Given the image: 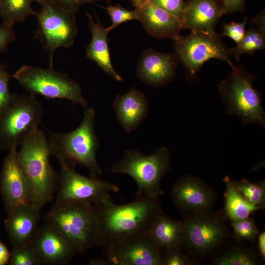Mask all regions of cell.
I'll return each instance as SVG.
<instances>
[{
	"label": "cell",
	"instance_id": "cell-26",
	"mask_svg": "<svg viewBox=\"0 0 265 265\" xmlns=\"http://www.w3.org/2000/svg\"><path fill=\"white\" fill-rule=\"evenodd\" d=\"M261 257L249 248L233 246L218 253L213 258L212 263L217 265H257L260 263Z\"/></svg>",
	"mask_w": 265,
	"mask_h": 265
},
{
	"label": "cell",
	"instance_id": "cell-10",
	"mask_svg": "<svg viewBox=\"0 0 265 265\" xmlns=\"http://www.w3.org/2000/svg\"><path fill=\"white\" fill-rule=\"evenodd\" d=\"M36 12L38 27L34 39L40 42L50 53V65L53 66V56L60 47L69 48L78 33L76 13L61 9L47 0H42Z\"/></svg>",
	"mask_w": 265,
	"mask_h": 265
},
{
	"label": "cell",
	"instance_id": "cell-2",
	"mask_svg": "<svg viewBox=\"0 0 265 265\" xmlns=\"http://www.w3.org/2000/svg\"><path fill=\"white\" fill-rule=\"evenodd\" d=\"M45 220L65 238L77 254L84 253L97 246L99 219L96 206L55 202Z\"/></svg>",
	"mask_w": 265,
	"mask_h": 265
},
{
	"label": "cell",
	"instance_id": "cell-41",
	"mask_svg": "<svg viewBox=\"0 0 265 265\" xmlns=\"http://www.w3.org/2000/svg\"><path fill=\"white\" fill-rule=\"evenodd\" d=\"M90 264L92 265H110L109 262L106 258H96L91 260Z\"/></svg>",
	"mask_w": 265,
	"mask_h": 265
},
{
	"label": "cell",
	"instance_id": "cell-7",
	"mask_svg": "<svg viewBox=\"0 0 265 265\" xmlns=\"http://www.w3.org/2000/svg\"><path fill=\"white\" fill-rule=\"evenodd\" d=\"M27 92L47 99H64L86 107L88 101L82 94L80 85L53 66L47 68L24 65L12 75Z\"/></svg>",
	"mask_w": 265,
	"mask_h": 265
},
{
	"label": "cell",
	"instance_id": "cell-16",
	"mask_svg": "<svg viewBox=\"0 0 265 265\" xmlns=\"http://www.w3.org/2000/svg\"><path fill=\"white\" fill-rule=\"evenodd\" d=\"M30 244L40 265H66L77 254L65 238L46 223L37 229Z\"/></svg>",
	"mask_w": 265,
	"mask_h": 265
},
{
	"label": "cell",
	"instance_id": "cell-18",
	"mask_svg": "<svg viewBox=\"0 0 265 265\" xmlns=\"http://www.w3.org/2000/svg\"><path fill=\"white\" fill-rule=\"evenodd\" d=\"M4 224L14 247L30 243L40 220V209L32 203L23 205L7 213Z\"/></svg>",
	"mask_w": 265,
	"mask_h": 265
},
{
	"label": "cell",
	"instance_id": "cell-8",
	"mask_svg": "<svg viewBox=\"0 0 265 265\" xmlns=\"http://www.w3.org/2000/svg\"><path fill=\"white\" fill-rule=\"evenodd\" d=\"M229 77L219 85L228 112L239 117L245 123L265 126V113L259 93L253 87L255 76L234 66Z\"/></svg>",
	"mask_w": 265,
	"mask_h": 265
},
{
	"label": "cell",
	"instance_id": "cell-15",
	"mask_svg": "<svg viewBox=\"0 0 265 265\" xmlns=\"http://www.w3.org/2000/svg\"><path fill=\"white\" fill-rule=\"evenodd\" d=\"M171 195L175 206L185 215L210 212L216 200V193L212 187L190 175L176 182Z\"/></svg>",
	"mask_w": 265,
	"mask_h": 265
},
{
	"label": "cell",
	"instance_id": "cell-12",
	"mask_svg": "<svg viewBox=\"0 0 265 265\" xmlns=\"http://www.w3.org/2000/svg\"><path fill=\"white\" fill-rule=\"evenodd\" d=\"M176 53L191 75H194L201 66L212 58L221 60L232 68L230 53L214 31H191L188 36L180 35L174 40Z\"/></svg>",
	"mask_w": 265,
	"mask_h": 265
},
{
	"label": "cell",
	"instance_id": "cell-21",
	"mask_svg": "<svg viewBox=\"0 0 265 265\" xmlns=\"http://www.w3.org/2000/svg\"><path fill=\"white\" fill-rule=\"evenodd\" d=\"M223 14L222 6L215 0H190L186 3L181 19L182 28L191 31H214Z\"/></svg>",
	"mask_w": 265,
	"mask_h": 265
},
{
	"label": "cell",
	"instance_id": "cell-17",
	"mask_svg": "<svg viewBox=\"0 0 265 265\" xmlns=\"http://www.w3.org/2000/svg\"><path fill=\"white\" fill-rule=\"evenodd\" d=\"M137 20L146 31L157 38L178 37L182 29L180 19L150 1L135 7Z\"/></svg>",
	"mask_w": 265,
	"mask_h": 265
},
{
	"label": "cell",
	"instance_id": "cell-29",
	"mask_svg": "<svg viewBox=\"0 0 265 265\" xmlns=\"http://www.w3.org/2000/svg\"><path fill=\"white\" fill-rule=\"evenodd\" d=\"M103 8L111 19V24L106 27L109 31L124 23L137 20V14L135 9L133 10H128L119 4L115 5L110 4Z\"/></svg>",
	"mask_w": 265,
	"mask_h": 265
},
{
	"label": "cell",
	"instance_id": "cell-39",
	"mask_svg": "<svg viewBox=\"0 0 265 265\" xmlns=\"http://www.w3.org/2000/svg\"><path fill=\"white\" fill-rule=\"evenodd\" d=\"M10 253L6 247L0 242V265H4L9 261Z\"/></svg>",
	"mask_w": 265,
	"mask_h": 265
},
{
	"label": "cell",
	"instance_id": "cell-22",
	"mask_svg": "<svg viewBox=\"0 0 265 265\" xmlns=\"http://www.w3.org/2000/svg\"><path fill=\"white\" fill-rule=\"evenodd\" d=\"M87 17L92 37L86 50V57L95 62L110 77L117 81H122V78L115 70L111 61L107 37L109 31L101 24L98 18L95 21L89 13L87 14Z\"/></svg>",
	"mask_w": 265,
	"mask_h": 265
},
{
	"label": "cell",
	"instance_id": "cell-13",
	"mask_svg": "<svg viewBox=\"0 0 265 265\" xmlns=\"http://www.w3.org/2000/svg\"><path fill=\"white\" fill-rule=\"evenodd\" d=\"M110 265H160L162 248L148 234L126 236L102 248Z\"/></svg>",
	"mask_w": 265,
	"mask_h": 265
},
{
	"label": "cell",
	"instance_id": "cell-24",
	"mask_svg": "<svg viewBox=\"0 0 265 265\" xmlns=\"http://www.w3.org/2000/svg\"><path fill=\"white\" fill-rule=\"evenodd\" d=\"M224 181L226 187L224 194V212L231 222L248 217L254 211L263 208V207L249 203L235 187L233 180L228 177H226Z\"/></svg>",
	"mask_w": 265,
	"mask_h": 265
},
{
	"label": "cell",
	"instance_id": "cell-14",
	"mask_svg": "<svg viewBox=\"0 0 265 265\" xmlns=\"http://www.w3.org/2000/svg\"><path fill=\"white\" fill-rule=\"evenodd\" d=\"M17 149L9 150L1 170L0 190L7 213L32 203L33 199L31 184L20 162Z\"/></svg>",
	"mask_w": 265,
	"mask_h": 265
},
{
	"label": "cell",
	"instance_id": "cell-25",
	"mask_svg": "<svg viewBox=\"0 0 265 265\" xmlns=\"http://www.w3.org/2000/svg\"><path fill=\"white\" fill-rule=\"evenodd\" d=\"M42 0H0V18L2 24L9 26L24 22L36 12L32 8L34 2L40 3Z\"/></svg>",
	"mask_w": 265,
	"mask_h": 265
},
{
	"label": "cell",
	"instance_id": "cell-3",
	"mask_svg": "<svg viewBox=\"0 0 265 265\" xmlns=\"http://www.w3.org/2000/svg\"><path fill=\"white\" fill-rule=\"evenodd\" d=\"M19 146L18 158L32 188V204L40 210L52 201L58 183V175L50 162L51 146L43 131L38 129Z\"/></svg>",
	"mask_w": 265,
	"mask_h": 265
},
{
	"label": "cell",
	"instance_id": "cell-28",
	"mask_svg": "<svg viewBox=\"0 0 265 265\" xmlns=\"http://www.w3.org/2000/svg\"><path fill=\"white\" fill-rule=\"evenodd\" d=\"M235 187L245 199L255 206L263 207L265 200L264 182L252 183L245 179L239 181H233Z\"/></svg>",
	"mask_w": 265,
	"mask_h": 265
},
{
	"label": "cell",
	"instance_id": "cell-38",
	"mask_svg": "<svg viewBox=\"0 0 265 265\" xmlns=\"http://www.w3.org/2000/svg\"><path fill=\"white\" fill-rule=\"evenodd\" d=\"M245 0H222V8L224 14L241 10Z\"/></svg>",
	"mask_w": 265,
	"mask_h": 265
},
{
	"label": "cell",
	"instance_id": "cell-1",
	"mask_svg": "<svg viewBox=\"0 0 265 265\" xmlns=\"http://www.w3.org/2000/svg\"><path fill=\"white\" fill-rule=\"evenodd\" d=\"M99 232L97 246L103 248L119 239L134 234H148L155 218L162 212L159 197L136 196L118 205L110 198L96 206Z\"/></svg>",
	"mask_w": 265,
	"mask_h": 265
},
{
	"label": "cell",
	"instance_id": "cell-23",
	"mask_svg": "<svg viewBox=\"0 0 265 265\" xmlns=\"http://www.w3.org/2000/svg\"><path fill=\"white\" fill-rule=\"evenodd\" d=\"M148 234L161 248L181 246L183 229L181 221H177L163 212L154 219Z\"/></svg>",
	"mask_w": 265,
	"mask_h": 265
},
{
	"label": "cell",
	"instance_id": "cell-32",
	"mask_svg": "<svg viewBox=\"0 0 265 265\" xmlns=\"http://www.w3.org/2000/svg\"><path fill=\"white\" fill-rule=\"evenodd\" d=\"M180 246L165 248V253L162 255L160 265H192L187 257L181 251Z\"/></svg>",
	"mask_w": 265,
	"mask_h": 265
},
{
	"label": "cell",
	"instance_id": "cell-9",
	"mask_svg": "<svg viewBox=\"0 0 265 265\" xmlns=\"http://www.w3.org/2000/svg\"><path fill=\"white\" fill-rule=\"evenodd\" d=\"M181 221L183 229L181 248L196 257H205L216 251L229 236L224 221L210 212L185 215Z\"/></svg>",
	"mask_w": 265,
	"mask_h": 265
},
{
	"label": "cell",
	"instance_id": "cell-36",
	"mask_svg": "<svg viewBox=\"0 0 265 265\" xmlns=\"http://www.w3.org/2000/svg\"><path fill=\"white\" fill-rule=\"evenodd\" d=\"M16 40V36L12 27L3 24L0 26V53L7 50L10 43Z\"/></svg>",
	"mask_w": 265,
	"mask_h": 265
},
{
	"label": "cell",
	"instance_id": "cell-40",
	"mask_svg": "<svg viewBox=\"0 0 265 265\" xmlns=\"http://www.w3.org/2000/svg\"><path fill=\"white\" fill-rule=\"evenodd\" d=\"M259 252L262 259L265 258V232H263L258 234Z\"/></svg>",
	"mask_w": 265,
	"mask_h": 265
},
{
	"label": "cell",
	"instance_id": "cell-43",
	"mask_svg": "<svg viewBox=\"0 0 265 265\" xmlns=\"http://www.w3.org/2000/svg\"><path fill=\"white\" fill-rule=\"evenodd\" d=\"M129 0L132 3V4L135 7L139 6L140 5V0Z\"/></svg>",
	"mask_w": 265,
	"mask_h": 265
},
{
	"label": "cell",
	"instance_id": "cell-20",
	"mask_svg": "<svg viewBox=\"0 0 265 265\" xmlns=\"http://www.w3.org/2000/svg\"><path fill=\"white\" fill-rule=\"evenodd\" d=\"M113 108L117 119L127 132L136 129L149 111L146 97L135 88L122 95H116Z\"/></svg>",
	"mask_w": 265,
	"mask_h": 265
},
{
	"label": "cell",
	"instance_id": "cell-33",
	"mask_svg": "<svg viewBox=\"0 0 265 265\" xmlns=\"http://www.w3.org/2000/svg\"><path fill=\"white\" fill-rule=\"evenodd\" d=\"M12 77L6 67L0 62V114L11 98L12 93L9 89V82Z\"/></svg>",
	"mask_w": 265,
	"mask_h": 265
},
{
	"label": "cell",
	"instance_id": "cell-6",
	"mask_svg": "<svg viewBox=\"0 0 265 265\" xmlns=\"http://www.w3.org/2000/svg\"><path fill=\"white\" fill-rule=\"evenodd\" d=\"M43 115L42 105L35 95L12 93L8 103L0 114V149L9 151L17 148L38 129Z\"/></svg>",
	"mask_w": 265,
	"mask_h": 265
},
{
	"label": "cell",
	"instance_id": "cell-4",
	"mask_svg": "<svg viewBox=\"0 0 265 265\" xmlns=\"http://www.w3.org/2000/svg\"><path fill=\"white\" fill-rule=\"evenodd\" d=\"M95 118L94 110L87 108L77 128L66 133L51 132L48 140L52 155L58 160L84 166L91 177L97 178L102 174V170L96 158L99 144L94 129Z\"/></svg>",
	"mask_w": 265,
	"mask_h": 265
},
{
	"label": "cell",
	"instance_id": "cell-34",
	"mask_svg": "<svg viewBox=\"0 0 265 265\" xmlns=\"http://www.w3.org/2000/svg\"><path fill=\"white\" fill-rule=\"evenodd\" d=\"M247 21L245 19L241 23L232 22L223 25V32L220 35L226 36L231 38L237 45L242 41L245 33V26Z\"/></svg>",
	"mask_w": 265,
	"mask_h": 265
},
{
	"label": "cell",
	"instance_id": "cell-31",
	"mask_svg": "<svg viewBox=\"0 0 265 265\" xmlns=\"http://www.w3.org/2000/svg\"><path fill=\"white\" fill-rule=\"evenodd\" d=\"M11 265H38L39 261L30 243L14 247L10 253Z\"/></svg>",
	"mask_w": 265,
	"mask_h": 265
},
{
	"label": "cell",
	"instance_id": "cell-5",
	"mask_svg": "<svg viewBox=\"0 0 265 265\" xmlns=\"http://www.w3.org/2000/svg\"><path fill=\"white\" fill-rule=\"evenodd\" d=\"M170 155L165 147L148 156L136 150L127 149L123 158L112 165L109 170L132 177L137 185L136 196L159 197L163 194L161 180L170 169Z\"/></svg>",
	"mask_w": 265,
	"mask_h": 265
},
{
	"label": "cell",
	"instance_id": "cell-35",
	"mask_svg": "<svg viewBox=\"0 0 265 265\" xmlns=\"http://www.w3.org/2000/svg\"><path fill=\"white\" fill-rule=\"evenodd\" d=\"M150 1L181 19L186 6L183 0H150Z\"/></svg>",
	"mask_w": 265,
	"mask_h": 265
},
{
	"label": "cell",
	"instance_id": "cell-37",
	"mask_svg": "<svg viewBox=\"0 0 265 265\" xmlns=\"http://www.w3.org/2000/svg\"><path fill=\"white\" fill-rule=\"evenodd\" d=\"M52 4L63 10L78 13L80 5L78 0H47Z\"/></svg>",
	"mask_w": 265,
	"mask_h": 265
},
{
	"label": "cell",
	"instance_id": "cell-27",
	"mask_svg": "<svg viewBox=\"0 0 265 265\" xmlns=\"http://www.w3.org/2000/svg\"><path fill=\"white\" fill-rule=\"evenodd\" d=\"M265 30L252 28L245 32L241 42L235 48L230 49L235 58L238 60L244 53L252 54L257 51L264 50L265 47Z\"/></svg>",
	"mask_w": 265,
	"mask_h": 265
},
{
	"label": "cell",
	"instance_id": "cell-19",
	"mask_svg": "<svg viewBox=\"0 0 265 265\" xmlns=\"http://www.w3.org/2000/svg\"><path fill=\"white\" fill-rule=\"evenodd\" d=\"M176 65L175 59L172 54L157 53L149 49L142 54L137 73L139 78L146 84L160 86L172 79Z\"/></svg>",
	"mask_w": 265,
	"mask_h": 265
},
{
	"label": "cell",
	"instance_id": "cell-42",
	"mask_svg": "<svg viewBox=\"0 0 265 265\" xmlns=\"http://www.w3.org/2000/svg\"><path fill=\"white\" fill-rule=\"evenodd\" d=\"M96 0H78V2H79V4L80 6L86 3L91 2L94 1H96ZM106 0V1L109 3H110V1H111V0Z\"/></svg>",
	"mask_w": 265,
	"mask_h": 265
},
{
	"label": "cell",
	"instance_id": "cell-44",
	"mask_svg": "<svg viewBox=\"0 0 265 265\" xmlns=\"http://www.w3.org/2000/svg\"><path fill=\"white\" fill-rule=\"evenodd\" d=\"M149 1H150V0H140L139 6H140V5H142V4H143L148 2Z\"/></svg>",
	"mask_w": 265,
	"mask_h": 265
},
{
	"label": "cell",
	"instance_id": "cell-11",
	"mask_svg": "<svg viewBox=\"0 0 265 265\" xmlns=\"http://www.w3.org/2000/svg\"><path fill=\"white\" fill-rule=\"evenodd\" d=\"M58 176V193L55 203L80 202L97 206L111 198L119 187L108 181L81 175L62 159Z\"/></svg>",
	"mask_w": 265,
	"mask_h": 265
},
{
	"label": "cell",
	"instance_id": "cell-30",
	"mask_svg": "<svg viewBox=\"0 0 265 265\" xmlns=\"http://www.w3.org/2000/svg\"><path fill=\"white\" fill-rule=\"evenodd\" d=\"M236 237L239 239L253 241L258 235V231L253 218H245L231 222Z\"/></svg>",
	"mask_w": 265,
	"mask_h": 265
}]
</instances>
